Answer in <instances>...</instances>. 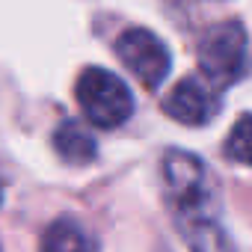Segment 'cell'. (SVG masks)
Listing matches in <instances>:
<instances>
[{
	"mask_svg": "<svg viewBox=\"0 0 252 252\" xmlns=\"http://www.w3.org/2000/svg\"><path fill=\"white\" fill-rule=\"evenodd\" d=\"M163 187H166L169 214L178 231H184L193 246L211 249L225 243L217 225L220 196L211 181V172L196 155L169 149L163 158Z\"/></svg>",
	"mask_w": 252,
	"mask_h": 252,
	"instance_id": "1",
	"label": "cell"
},
{
	"mask_svg": "<svg viewBox=\"0 0 252 252\" xmlns=\"http://www.w3.org/2000/svg\"><path fill=\"white\" fill-rule=\"evenodd\" d=\"M77 104L95 128H119L134 113V95L107 68L89 65L77 77Z\"/></svg>",
	"mask_w": 252,
	"mask_h": 252,
	"instance_id": "2",
	"label": "cell"
},
{
	"mask_svg": "<svg viewBox=\"0 0 252 252\" xmlns=\"http://www.w3.org/2000/svg\"><path fill=\"white\" fill-rule=\"evenodd\" d=\"M199 68L217 89L234 86L246 74V30L237 21L214 24L199 42Z\"/></svg>",
	"mask_w": 252,
	"mask_h": 252,
	"instance_id": "3",
	"label": "cell"
},
{
	"mask_svg": "<svg viewBox=\"0 0 252 252\" xmlns=\"http://www.w3.org/2000/svg\"><path fill=\"white\" fill-rule=\"evenodd\" d=\"M116 54L143 86L155 89L169 74V51L166 45L146 27H131L116 39Z\"/></svg>",
	"mask_w": 252,
	"mask_h": 252,
	"instance_id": "4",
	"label": "cell"
},
{
	"mask_svg": "<svg viewBox=\"0 0 252 252\" xmlns=\"http://www.w3.org/2000/svg\"><path fill=\"white\" fill-rule=\"evenodd\" d=\"M163 110L181 122L190 125V128H199V125H208L217 119L220 113V92L214 83L199 80V77H184L172 86V92L163 101Z\"/></svg>",
	"mask_w": 252,
	"mask_h": 252,
	"instance_id": "5",
	"label": "cell"
},
{
	"mask_svg": "<svg viewBox=\"0 0 252 252\" xmlns=\"http://www.w3.org/2000/svg\"><path fill=\"white\" fill-rule=\"evenodd\" d=\"M54 149L65 163H74V166H83V163L95 160V152H98L92 134L74 119H65L54 131Z\"/></svg>",
	"mask_w": 252,
	"mask_h": 252,
	"instance_id": "6",
	"label": "cell"
},
{
	"mask_svg": "<svg viewBox=\"0 0 252 252\" xmlns=\"http://www.w3.org/2000/svg\"><path fill=\"white\" fill-rule=\"evenodd\" d=\"M45 249H54V252H68V249H92L95 240L71 220H60L48 228L45 240H42Z\"/></svg>",
	"mask_w": 252,
	"mask_h": 252,
	"instance_id": "7",
	"label": "cell"
},
{
	"mask_svg": "<svg viewBox=\"0 0 252 252\" xmlns=\"http://www.w3.org/2000/svg\"><path fill=\"white\" fill-rule=\"evenodd\" d=\"M225 152H228L231 160L249 163V116H246V113L237 119L234 131H231V137H228V143H225Z\"/></svg>",
	"mask_w": 252,
	"mask_h": 252,
	"instance_id": "8",
	"label": "cell"
},
{
	"mask_svg": "<svg viewBox=\"0 0 252 252\" xmlns=\"http://www.w3.org/2000/svg\"><path fill=\"white\" fill-rule=\"evenodd\" d=\"M0 202H3V187H0Z\"/></svg>",
	"mask_w": 252,
	"mask_h": 252,
	"instance_id": "9",
	"label": "cell"
}]
</instances>
